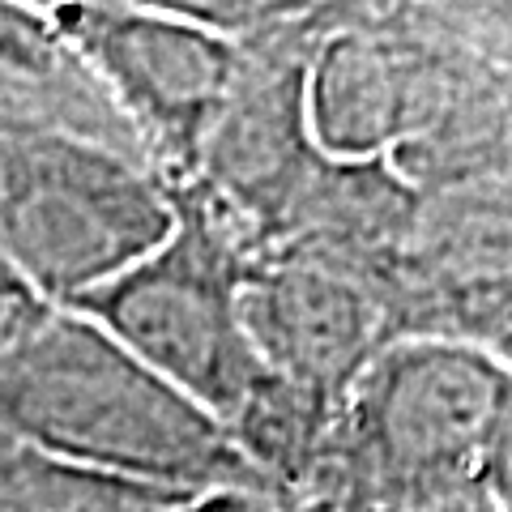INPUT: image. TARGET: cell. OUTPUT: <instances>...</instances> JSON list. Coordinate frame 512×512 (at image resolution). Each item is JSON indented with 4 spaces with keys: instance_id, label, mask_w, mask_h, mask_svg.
<instances>
[{
    "instance_id": "cell-4",
    "label": "cell",
    "mask_w": 512,
    "mask_h": 512,
    "mask_svg": "<svg viewBox=\"0 0 512 512\" xmlns=\"http://www.w3.org/2000/svg\"><path fill=\"white\" fill-rule=\"evenodd\" d=\"M171 184L146 158L56 128H0V261L73 308L167 239Z\"/></svg>"
},
{
    "instance_id": "cell-1",
    "label": "cell",
    "mask_w": 512,
    "mask_h": 512,
    "mask_svg": "<svg viewBox=\"0 0 512 512\" xmlns=\"http://www.w3.org/2000/svg\"><path fill=\"white\" fill-rule=\"evenodd\" d=\"M0 431L56 461L141 487L274 500L210 414L94 320L64 308L0 350Z\"/></svg>"
},
{
    "instance_id": "cell-12",
    "label": "cell",
    "mask_w": 512,
    "mask_h": 512,
    "mask_svg": "<svg viewBox=\"0 0 512 512\" xmlns=\"http://www.w3.org/2000/svg\"><path fill=\"white\" fill-rule=\"evenodd\" d=\"M423 512H500L491 504V495H461V500H444V504H431Z\"/></svg>"
},
{
    "instance_id": "cell-3",
    "label": "cell",
    "mask_w": 512,
    "mask_h": 512,
    "mask_svg": "<svg viewBox=\"0 0 512 512\" xmlns=\"http://www.w3.org/2000/svg\"><path fill=\"white\" fill-rule=\"evenodd\" d=\"M171 205L175 222L163 244L64 312L94 320L137 363L231 431L269 384L239 316L256 248L205 188H171Z\"/></svg>"
},
{
    "instance_id": "cell-5",
    "label": "cell",
    "mask_w": 512,
    "mask_h": 512,
    "mask_svg": "<svg viewBox=\"0 0 512 512\" xmlns=\"http://www.w3.org/2000/svg\"><path fill=\"white\" fill-rule=\"evenodd\" d=\"M47 22L171 188L197 175L205 133L239 73V47L171 5H43Z\"/></svg>"
},
{
    "instance_id": "cell-11",
    "label": "cell",
    "mask_w": 512,
    "mask_h": 512,
    "mask_svg": "<svg viewBox=\"0 0 512 512\" xmlns=\"http://www.w3.org/2000/svg\"><path fill=\"white\" fill-rule=\"evenodd\" d=\"M487 495L500 512H512V389L495 427V444H491V466H487Z\"/></svg>"
},
{
    "instance_id": "cell-7",
    "label": "cell",
    "mask_w": 512,
    "mask_h": 512,
    "mask_svg": "<svg viewBox=\"0 0 512 512\" xmlns=\"http://www.w3.org/2000/svg\"><path fill=\"white\" fill-rule=\"evenodd\" d=\"M239 316L265 372L325 419H338L363 367L393 346L389 312L372 286L286 248L248 261Z\"/></svg>"
},
{
    "instance_id": "cell-6",
    "label": "cell",
    "mask_w": 512,
    "mask_h": 512,
    "mask_svg": "<svg viewBox=\"0 0 512 512\" xmlns=\"http://www.w3.org/2000/svg\"><path fill=\"white\" fill-rule=\"evenodd\" d=\"M393 342H453L512 372V163L419 192L389 286Z\"/></svg>"
},
{
    "instance_id": "cell-10",
    "label": "cell",
    "mask_w": 512,
    "mask_h": 512,
    "mask_svg": "<svg viewBox=\"0 0 512 512\" xmlns=\"http://www.w3.org/2000/svg\"><path fill=\"white\" fill-rule=\"evenodd\" d=\"M470 39L483 47L487 60L504 73L512 94V5H457Z\"/></svg>"
},
{
    "instance_id": "cell-2",
    "label": "cell",
    "mask_w": 512,
    "mask_h": 512,
    "mask_svg": "<svg viewBox=\"0 0 512 512\" xmlns=\"http://www.w3.org/2000/svg\"><path fill=\"white\" fill-rule=\"evenodd\" d=\"M504 363L453 342H393L363 367L291 512H423L487 495Z\"/></svg>"
},
{
    "instance_id": "cell-9",
    "label": "cell",
    "mask_w": 512,
    "mask_h": 512,
    "mask_svg": "<svg viewBox=\"0 0 512 512\" xmlns=\"http://www.w3.org/2000/svg\"><path fill=\"white\" fill-rule=\"evenodd\" d=\"M180 500L184 491L69 466L0 431V512H171Z\"/></svg>"
},
{
    "instance_id": "cell-8",
    "label": "cell",
    "mask_w": 512,
    "mask_h": 512,
    "mask_svg": "<svg viewBox=\"0 0 512 512\" xmlns=\"http://www.w3.org/2000/svg\"><path fill=\"white\" fill-rule=\"evenodd\" d=\"M0 128H56L141 158L133 133L43 5H0Z\"/></svg>"
}]
</instances>
